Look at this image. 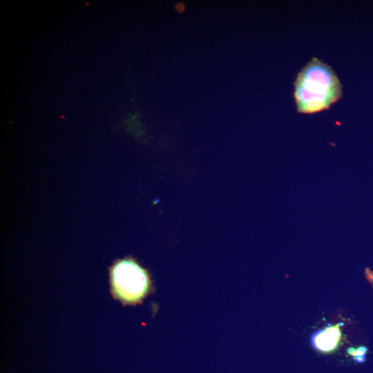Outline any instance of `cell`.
Segmentation results:
<instances>
[{"instance_id": "obj_1", "label": "cell", "mask_w": 373, "mask_h": 373, "mask_svg": "<svg viewBox=\"0 0 373 373\" xmlns=\"http://www.w3.org/2000/svg\"><path fill=\"white\" fill-rule=\"evenodd\" d=\"M342 95V85L336 74L316 57L301 69L294 82V99L299 113L327 110Z\"/></svg>"}, {"instance_id": "obj_2", "label": "cell", "mask_w": 373, "mask_h": 373, "mask_svg": "<svg viewBox=\"0 0 373 373\" xmlns=\"http://www.w3.org/2000/svg\"><path fill=\"white\" fill-rule=\"evenodd\" d=\"M111 281L114 296L125 304L140 303L151 289L148 271L132 258L121 259L113 265Z\"/></svg>"}, {"instance_id": "obj_3", "label": "cell", "mask_w": 373, "mask_h": 373, "mask_svg": "<svg viewBox=\"0 0 373 373\" xmlns=\"http://www.w3.org/2000/svg\"><path fill=\"white\" fill-rule=\"evenodd\" d=\"M340 323L334 325H328L323 329L315 332L311 338L312 346L318 352L329 353L334 351L341 341V332Z\"/></svg>"}, {"instance_id": "obj_4", "label": "cell", "mask_w": 373, "mask_h": 373, "mask_svg": "<svg viewBox=\"0 0 373 373\" xmlns=\"http://www.w3.org/2000/svg\"><path fill=\"white\" fill-rule=\"evenodd\" d=\"M347 352L349 355L352 356L356 355H365L367 352V348L363 345L359 346L357 348L350 347L347 349Z\"/></svg>"}, {"instance_id": "obj_5", "label": "cell", "mask_w": 373, "mask_h": 373, "mask_svg": "<svg viewBox=\"0 0 373 373\" xmlns=\"http://www.w3.org/2000/svg\"><path fill=\"white\" fill-rule=\"evenodd\" d=\"M174 9L179 13H182L185 10V6L182 2H179L174 6Z\"/></svg>"}, {"instance_id": "obj_6", "label": "cell", "mask_w": 373, "mask_h": 373, "mask_svg": "<svg viewBox=\"0 0 373 373\" xmlns=\"http://www.w3.org/2000/svg\"><path fill=\"white\" fill-rule=\"evenodd\" d=\"M354 361L357 363H363L366 360L365 355H356L353 356Z\"/></svg>"}]
</instances>
